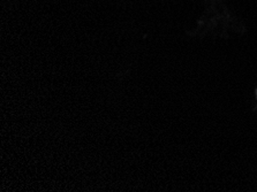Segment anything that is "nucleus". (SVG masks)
I'll use <instances>...</instances> for the list:
<instances>
[{"label": "nucleus", "instance_id": "1", "mask_svg": "<svg viewBox=\"0 0 257 192\" xmlns=\"http://www.w3.org/2000/svg\"><path fill=\"white\" fill-rule=\"evenodd\" d=\"M255 97H256V100H257V88L255 90Z\"/></svg>", "mask_w": 257, "mask_h": 192}]
</instances>
